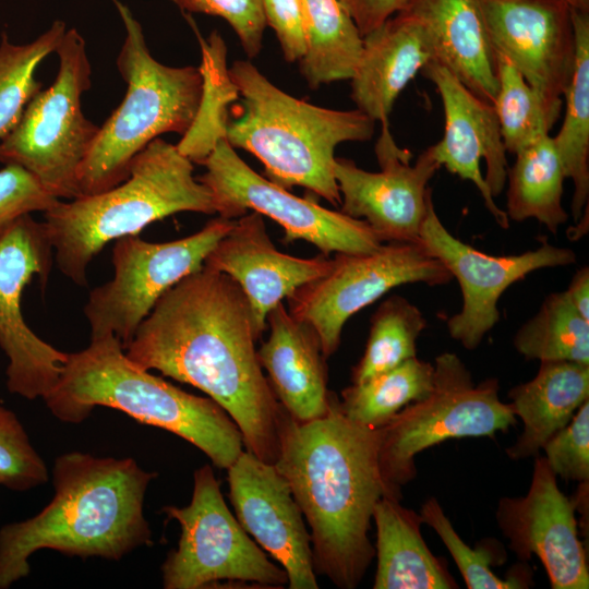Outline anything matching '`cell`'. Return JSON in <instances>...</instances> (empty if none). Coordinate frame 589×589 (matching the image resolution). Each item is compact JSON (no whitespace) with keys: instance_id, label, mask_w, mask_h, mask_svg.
I'll list each match as a JSON object with an SVG mask.
<instances>
[{"instance_id":"obj_22","label":"cell","mask_w":589,"mask_h":589,"mask_svg":"<svg viewBox=\"0 0 589 589\" xmlns=\"http://www.w3.org/2000/svg\"><path fill=\"white\" fill-rule=\"evenodd\" d=\"M268 339L257 358L278 402L297 421L323 417L332 392L327 389L325 358L316 332L294 318L279 302L266 320Z\"/></svg>"},{"instance_id":"obj_3","label":"cell","mask_w":589,"mask_h":589,"mask_svg":"<svg viewBox=\"0 0 589 589\" xmlns=\"http://www.w3.org/2000/svg\"><path fill=\"white\" fill-rule=\"evenodd\" d=\"M156 477L132 458L81 452L58 456L52 500L35 516L0 528V589L27 577L29 558L40 550L120 561L151 546L144 501Z\"/></svg>"},{"instance_id":"obj_32","label":"cell","mask_w":589,"mask_h":589,"mask_svg":"<svg viewBox=\"0 0 589 589\" xmlns=\"http://www.w3.org/2000/svg\"><path fill=\"white\" fill-rule=\"evenodd\" d=\"M514 347L525 358L540 362L589 364V321L575 310L564 291L550 293L518 329Z\"/></svg>"},{"instance_id":"obj_43","label":"cell","mask_w":589,"mask_h":589,"mask_svg":"<svg viewBox=\"0 0 589 589\" xmlns=\"http://www.w3.org/2000/svg\"><path fill=\"white\" fill-rule=\"evenodd\" d=\"M570 304L587 321H589V268H579L564 291Z\"/></svg>"},{"instance_id":"obj_19","label":"cell","mask_w":589,"mask_h":589,"mask_svg":"<svg viewBox=\"0 0 589 589\" xmlns=\"http://www.w3.org/2000/svg\"><path fill=\"white\" fill-rule=\"evenodd\" d=\"M226 470L239 524L284 568L288 588L317 589L311 537L287 480L248 450Z\"/></svg>"},{"instance_id":"obj_23","label":"cell","mask_w":589,"mask_h":589,"mask_svg":"<svg viewBox=\"0 0 589 589\" xmlns=\"http://www.w3.org/2000/svg\"><path fill=\"white\" fill-rule=\"evenodd\" d=\"M433 60L422 25L404 11L363 36V49L351 77L357 109L388 127L394 104L407 84Z\"/></svg>"},{"instance_id":"obj_31","label":"cell","mask_w":589,"mask_h":589,"mask_svg":"<svg viewBox=\"0 0 589 589\" xmlns=\"http://www.w3.org/2000/svg\"><path fill=\"white\" fill-rule=\"evenodd\" d=\"M498 88L493 106L507 153L515 155L550 131L561 117L563 98L533 88L513 63L495 52Z\"/></svg>"},{"instance_id":"obj_9","label":"cell","mask_w":589,"mask_h":589,"mask_svg":"<svg viewBox=\"0 0 589 589\" xmlns=\"http://www.w3.org/2000/svg\"><path fill=\"white\" fill-rule=\"evenodd\" d=\"M433 388L381 426L378 464L394 488L417 474L414 457L449 438L493 437L517 423L509 404L501 400L497 378L474 383L456 353L435 358Z\"/></svg>"},{"instance_id":"obj_30","label":"cell","mask_w":589,"mask_h":589,"mask_svg":"<svg viewBox=\"0 0 589 589\" xmlns=\"http://www.w3.org/2000/svg\"><path fill=\"white\" fill-rule=\"evenodd\" d=\"M434 366L417 357L341 392L339 406L353 422L385 425L407 405L425 398L433 388Z\"/></svg>"},{"instance_id":"obj_13","label":"cell","mask_w":589,"mask_h":589,"mask_svg":"<svg viewBox=\"0 0 589 589\" xmlns=\"http://www.w3.org/2000/svg\"><path fill=\"white\" fill-rule=\"evenodd\" d=\"M200 165L205 172L197 180L211 191L215 214L221 218L237 219L251 209L284 228V243L304 240L326 256L333 252L369 253L383 244L364 220L299 197L260 176L226 139H220Z\"/></svg>"},{"instance_id":"obj_26","label":"cell","mask_w":589,"mask_h":589,"mask_svg":"<svg viewBox=\"0 0 589 589\" xmlns=\"http://www.w3.org/2000/svg\"><path fill=\"white\" fill-rule=\"evenodd\" d=\"M377 568L374 589H454L457 582L444 562L432 554L420 527V514L383 496L373 510Z\"/></svg>"},{"instance_id":"obj_7","label":"cell","mask_w":589,"mask_h":589,"mask_svg":"<svg viewBox=\"0 0 589 589\" xmlns=\"http://www.w3.org/2000/svg\"><path fill=\"white\" fill-rule=\"evenodd\" d=\"M125 37L117 68L127 84L121 104L104 124L79 171L81 194L93 195L123 182L133 158L168 132L184 135L203 95L201 68L169 67L149 52L141 24L120 0H112Z\"/></svg>"},{"instance_id":"obj_39","label":"cell","mask_w":589,"mask_h":589,"mask_svg":"<svg viewBox=\"0 0 589 589\" xmlns=\"http://www.w3.org/2000/svg\"><path fill=\"white\" fill-rule=\"evenodd\" d=\"M181 10L224 19L237 34L249 58H255L263 43L266 22L262 0H171Z\"/></svg>"},{"instance_id":"obj_10","label":"cell","mask_w":589,"mask_h":589,"mask_svg":"<svg viewBox=\"0 0 589 589\" xmlns=\"http://www.w3.org/2000/svg\"><path fill=\"white\" fill-rule=\"evenodd\" d=\"M161 512L180 526L178 546L161 565L165 589L216 588L220 581L288 585L284 568L267 558L230 513L209 465L195 470L189 505H167Z\"/></svg>"},{"instance_id":"obj_2","label":"cell","mask_w":589,"mask_h":589,"mask_svg":"<svg viewBox=\"0 0 589 589\" xmlns=\"http://www.w3.org/2000/svg\"><path fill=\"white\" fill-rule=\"evenodd\" d=\"M380 443L381 428L348 419L333 392L321 418L300 422L281 409L274 465L311 528L315 574L341 589L358 587L375 556L369 538L375 504L401 500L382 476Z\"/></svg>"},{"instance_id":"obj_20","label":"cell","mask_w":589,"mask_h":589,"mask_svg":"<svg viewBox=\"0 0 589 589\" xmlns=\"http://www.w3.org/2000/svg\"><path fill=\"white\" fill-rule=\"evenodd\" d=\"M494 52L533 88L563 98L575 65L572 9L554 0H480Z\"/></svg>"},{"instance_id":"obj_35","label":"cell","mask_w":589,"mask_h":589,"mask_svg":"<svg viewBox=\"0 0 589 589\" xmlns=\"http://www.w3.org/2000/svg\"><path fill=\"white\" fill-rule=\"evenodd\" d=\"M65 23L57 20L28 44L15 45L2 33L0 43V140L21 120L33 97L41 91L35 72L41 61L56 52L64 34Z\"/></svg>"},{"instance_id":"obj_24","label":"cell","mask_w":589,"mask_h":589,"mask_svg":"<svg viewBox=\"0 0 589 589\" xmlns=\"http://www.w3.org/2000/svg\"><path fill=\"white\" fill-rule=\"evenodd\" d=\"M400 11L422 25L433 60L493 104L498 88L495 52L480 0H407Z\"/></svg>"},{"instance_id":"obj_21","label":"cell","mask_w":589,"mask_h":589,"mask_svg":"<svg viewBox=\"0 0 589 589\" xmlns=\"http://www.w3.org/2000/svg\"><path fill=\"white\" fill-rule=\"evenodd\" d=\"M204 265L228 275L240 286L260 339L269 311L299 287L325 275L332 259L324 254L301 259L279 252L267 235L262 215L252 212L235 219Z\"/></svg>"},{"instance_id":"obj_14","label":"cell","mask_w":589,"mask_h":589,"mask_svg":"<svg viewBox=\"0 0 589 589\" xmlns=\"http://www.w3.org/2000/svg\"><path fill=\"white\" fill-rule=\"evenodd\" d=\"M53 254L44 223L31 214L0 238V348L9 361L7 387L29 400L53 388L68 359L29 328L21 308L23 291L35 276L46 287Z\"/></svg>"},{"instance_id":"obj_29","label":"cell","mask_w":589,"mask_h":589,"mask_svg":"<svg viewBox=\"0 0 589 589\" xmlns=\"http://www.w3.org/2000/svg\"><path fill=\"white\" fill-rule=\"evenodd\" d=\"M507 170L506 214L509 219L530 218L553 235L566 223L563 207V166L553 137L546 135L515 154Z\"/></svg>"},{"instance_id":"obj_16","label":"cell","mask_w":589,"mask_h":589,"mask_svg":"<svg viewBox=\"0 0 589 589\" xmlns=\"http://www.w3.org/2000/svg\"><path fill=\"white\" fill-rule=\"evenodd\" d=\"M375 153L381 167L377 172L336 158L340 212L364 220L383 243H419L432 199L429 182L441 166L430 147L410 164L411 154L396 145L388 127H382Z\"/></svg>"},{"instance_id":"obj_4","label":"cell","mask_w":589,"mask_h":589,"mask_svg":"<svg viewBox=\"0 0 589 589\" xmlns=\"http://www.w3.org/2000/svg\"><path fill=\"white\" fill-rule=\"evenodd\" d=\"M43 399L67 423L84 421L97 406L120 410L184 438L221 469H228L244 446L238 425L221 406L139 368L113 334L91 338L85 349L68 353L57 383Z\"/></svg>"},{"instance_id":"obj_17","label":"cell","mask_w":589,"mask_h":589,"mask_svg":"<svg viewBox=\"0 0 589 589\" xmlns=\"http://www.w3.org/2000/svg\"><path fill=\"white\" fill-rule=\"evenodd\" d=\"M496 522L520 561L542 563L552 589H588L589 568L575 505L560 490L544 457H537L529 490L498 501Z\"/></svg>"},{"instance_id":"obj_28","label":"cell","mask_w":589,"mask_h":589,"mask_svg":"<svg viewBox=\"0 0 589 589\" xmlns=\"http://www.w3.org/2000/svg\"><path fill=\"white\" fill-rule=\"evenodd\" d=\"M572 22L575 65L563 95V122L553 141L565 178L574 185L570 211L577 223L589 201V12L572 9Z\"/></svg>"},{"instance_id":"obj_44","label":"cell","mask_w":589,"mask_h":589,"mask_svg":"<svg viewBox=\"0 0 589 589\" xmlns=\"http://www.w3.org/2000/svg\"><path fill=\"white\" fill-rule=\"evenodd\" d=\"M565 3L573 10L589 12V0H554Z\"/></svg>"},{"instance_id":"obj_1","label":"cell","mask_w":589,"mask_h":589,"mask_svg":"<svg viewBox=\"0 0 589 589\" xmlns=\"http://www.w3.org/2000/svg\"><path fill=\"white\" fill-rule=\"evenodd\" d=\"M257 340L240 286L204 265L157 301L123 349L139 368L207 394L236 422L247 450L275 464L283 406L260 364Z\"/></svg>"},{"instance_id":"obj_12","label":"cell","mask_w":589,"mask_h":589,"mask_svg":"<svg viewBox=\"0 0 589 589\" xmlns=\"http://www.w3.org/2000/svg\"><path fill=\"white\" fill-rule=\"evenodd\" d=\"M452 279L420 242H386L369 253H336L325 275L287 298L288 311L316 332L327 359L339 347L345 323L393 288L413 283L441 286Z\"/></svg>"},{"instance_id":"obj_37","label":"cell","mask_w":589,"mask_h":589,"mask_svg":"<svg viewBox=\"0 0 589 589\" xmlns=\"http://www.w3.org/2000/svg\"><path fill=\"white\" fill-rule=\"evenodd\" d=\"M47 480L46 464L23 424L13 411L0 406V486L28 491Z\"/></svg>"},{"instance_id":"obj_42","label":"cell","mask_w":589,"mask_h":589,"mask_svg":"<svg viewBox=\"0 0 589 589\" xmlns=\"http://www.w3.org/2000/svg\"><path fill=\"white\" fill-rule=\"evenodd\" d=\"M362 37L399 12L407 0H338Z\"/></svg>"},{"instance_id":"obj_5","label":"cell","mask_w":589,"mask_h":589,"mask_svg":"<svg viewBox=\"0 0 589 589\" xmlns=\"http://www.w3.org/2000/svg\"><path fill=\"white\" fill-rule=\"evenodd\" d=\"M228 74L242 100L241 115L226 125L229 144L259 158L272 182L303 187L340 205L335 148L372 139L375 121L357 108L327 109L294 98L247 60L236 61Z\"/></svg>"},{"instance_id":"obj_8","label":"cell","mask_w":589,"mask_h":589,"mask_svg":"<svg viewBox=\"0 0 589 589\" xmlns=\"http://www.w3.org/2000/svg\"><path fill=\"white\" fill-rule=\"evenodd\" d=\"M56 53L53 83L33 97L16 127L0 140V163L22 167L53 197L74 200L82 196L79 171L100 127L81 108L92 86L84 38L67 29Z\"/></svg>"},{"instance_id":"obj_25","label":"cell","mask_w":589,"mask_h":589,"mask_svg":"<svg viewBox=\"0 0 589 589\" xmlns=\"http://www.w3.org/2000/svg\"><path fill=\"white\" fill-rule=\"evenodd\" d=\"M508 397L524 429L506 453L513 459L537 456L589 399V364L542 361L536 376L513 387Z\"/></svg>"},{"instance_id":"obj_18","label":"cell","mask_w":589,"mask_h":589,"mask_svg":"<svg viewBox=\"0 0 589 589\" xmlns=\"http://www.w3.org/2000/svg\"><path fill=\"white\" fill-rule=\"evenodd\" d=\"M421 74L435 86L444 110L443 136L430 146L434 158L450 173L472 182L496 224L508 228L506 212L494 201L505 188L508 163L493 104L434 60Z\"/></svg>"},{"instance_id":"obj_33","label":"cell","mask_w":589,"mask_h":589,"mask_svg":"<svg viewBox=\"0 0 589 589\" xmlns=\"http://www.w3.org/2000/svg\"><path fill=\"white\" fill-rule=\"evenodd\" d=\"M203 47V95L196 118L177 145L192 163L201 164L220 139H226V105L237 98L238 89L226 68V46L217 32L208 43L199 34L193 20L187 15Z\"/></svg>"},{"instance_id":"obj_36","label":"cell","mask_w":589,"mask_h":589,"mask_svg":"<svg viewBox=\"0 0 589 589\" xmlns=\"http://www.w3.org/2000/svg\"><path fill=\"white\" fill-rule=\"evenodd\" d=\"M423 524L429 525L441 538L454 558L467 588L469 589H520L528 588L530 580H525V573L502 579L492 570L496 563L493 548L478 545L476 549L467 545L454 529L435 497L428 498L420 510Z\"/></svg>"},{"instance_id":"obj_34","label":"cell","mask_w":589,"mask_h":589,"mask_svg":"<svg viewBox=\"0 0 589 589\" xmlns=\"http://www.w3.org/2000/svg\"><path fill=\"white\" fill-rule=\"evenodd\" d=\"M426 327L420 309L400 296L383 301L371 318L365 350L352 369V383H361L417 357V340Z\"/></svg>"},{"instance_id":"obj_11","label":"cell","mask_w":589,"mask_h":589,"mask_svg":"<svg viewBox=\"0 0 589 589\" xmlns=\"http://www.w3.org/2000/svg\"><path fill=\"white\" fill-rule=\"evenodd\" d=\"M235 219L216 217L197 232L168 242L137 235L116 240L112 279L94 288L84 306L91 338L113 334L124 348L157 301L188 275L200 271Z\"/></svg>"},{"instance_id":"obj_38","label":"cell","mask_w":589,"mask_h":589,"mask_svg":"<svg viewBox=\"0 0 589 589\" xmlns=\"http://www.w3.org/2000/svg\"><path fill=\"white\" fill-rule=\"evenodd\" d=\"M542 449L556 477L566 481H589V399Z\"/></svg>"},{"instance_id":"obj_41","label":"cell","mask_w":589,"mask_h":589,"mask_svg":"<svg viewBox=\"0 0 589 589\" xmlns=\"http://www.w3.org/2000/svg\"><path fill=\"white\" fill-rule=\"evenodd\" d=\"M266 25L271 26L288 62L299 61L305 50L301 0H262Z\"/></svg>"},{"instance_id":"obj_40","label":"cell","mask_w":589,"mask_h":589,"mask_svg":"<svg viewBox=\"0 0 589 589\" xmlns=\"http://www.w3.org/2000/svg\"><path fill=\"white\" fill-rule=\"evenodd\" d=\"M58 201L25 169L4 165L0 169V238L21 216L46 212Z\"/></svg>"},{"instance_id":"obj_6","label":"cell","mask_w":589,"mask_h":589,"mask_svg":"<svg viewBox=\"0 0 589 589\" xmlns=\"http://www.w3.org/2000/svg\"><path fill=\"white\" fill-rule=\"evenodd\" d=\"M193 163L177 145L153 140L132 160L129 177L104 192L58 201L44 212L45 228L59 269L87 286V267L112 241L137 235L149 224L180 212L212 215L211 191L193 176Z\"/></svg>"},{"instance_id":"obj_15","label":"cell","mask_w":589,"mask_h":589,"mask_svg":"<svg viewBox=\"0 0 589 589\" xmlns=\"http://www.w3.org/2000/svg\"><path fill=\"white\" fill-rule=\"evenodd\" d=\"M420 243L456 278L462 297L458 313L447 320L450 337L467 350L476 349L500 320L498 300L513 284L542 268L576 262L568 248L541 245L516 255H491L454 237L441 221L433 203L420 231Z\"/></svg>"},{"instance_id":"obj_27","label":"cell","mask_w":589,"mask_h":589,"mask_svg":"<svg viewBox=\"0 0 589 589\" xmlns=\"http://www.w3.org/2000/svg\"><path fill=\"white\" fill-rule=\"evenodd\" d=\"M305 50L298 61L309 87L351 80L363 37L338 0H301Z\"/></svg>"}]
</instances>
